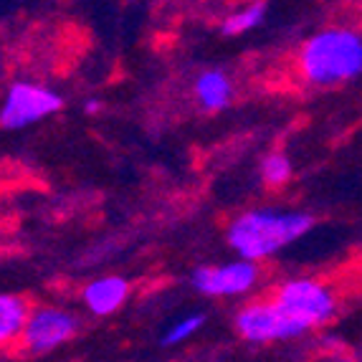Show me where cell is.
I'll return each instance as SVG.
<instances>
[{"mask_svg":"<svg viewBox=\"0 0 362 362\" xmlns=\"http://www.w3.org/2000/svg\"><path fill=\"white\" fill-rule=\"evenodd\" d=\"M314 228V216L307 211L254 208L238 213L226 228V243L241 259L264 261L281 254Z\"/></svg>","mask_w":362,"mask_h":362,"instance_id":"6da1fadb","label":"cell"},{"mask_svg":"<svg viewBox=\"0 0 362 362\" xmlns=\"http://www.w3.org/2000/svg\"><path fill=\"white\" fill-rule=\"evenodd\" d=\"M299 74L312 86H337L362 76V33L342 25L322 28L302 43Z\"/></svg>","mask_w":362,"mask_h":362,"instance_id":"7a4b0ae2","label":"cell"},{"mask_svg":"<svg viewBox=\"0 0 362 362\" xmlns=\"http://www.w3.org/2000/svg\"><path fill=\"white\" fill-rule=\"evenodd\" d=\"M76 332H78L76 314L64 307L41 304V307L28 309L23 332H21L16 344L21 347L23 355L38 357V355H49V352L69 344L76 337Z\"/></svg>","mask_w":362,"mask_h":362,"instance_id":"3957f363","label":"cell"},{"mask_svg":"<svg viewBox=\"0 0 362 362\" xmlns=\"http://www.w3.org/2000/svg\"><path fill=\"white\" fill-rule=\"evenodd\" d=\"M64 109V97L38 81H16L8 86L0 104V127L25 129L36 122L49 119Z\"/></svg>","mask_w":362,"mask_h":362,"instance_id":"277c9868","label":"cell"},{"mask_svg":"<svg viewBox=\"0 0 362 362\" xmlns=\"http://www.w3.org/2000/svg\"><path fill=\"white\" fill-rule=\"evenodd\" d=\"M235 332L248 344L289 342L307 334V327L286 312L276 299L269 302H251L235 314Z\"/></svg>","mask_w":362,"mask_h":362,"instance_id":"5b68a950","label":"cell"},{"mask_svg":"<svg viewBox=\"0 0 362 362\" xmlns=\"http://www.w3.org/2000/svg\"><path fill=\"white\" fill-rule=\"evenodd\" d=\"M274 299L299 325L307 327V332L327 325L337 314V299L329 291V286H325L322 281H314V279H291V281H284L276 289Z\"/></svg>","mask_w":362,"mask_h":362,"instance_id":"8992f818","label":"cell"},{"mask_svg":"<svg viewBox=\"0 0 362 362\" xmlns=\"http://www.w3.org/2000/svg\"><path fill=\"white\" fill-rule=\"evenodd\" d=\"M261 279L259 261L238 259L218 266H198L190 276V284L203 296H241L251 291Z\"/></svg>","mask_w":362,"mask_h":362,"instance_id":"52a82bcc","label":"cell"},{"mask_svg":"<svg viewBox=\"0 0 362 362\" xmlns=\"http://www.w3.org/2000/svg\"><path fill=\"white\" fill-rule=\"evenodd\" d=\"M129 291H132V284L127 279L112 274V276H99L89 281L81 291V302L94 317H109L127 304Z\"/></svg>","mask_w":362,"mask_h":362,"instance_id":"ba28073f","label":"cell"},{"mask_svg":"<svg viewBox=\"0 0 362 362\" xmlns=\"http://www.w3.org/2000/svg\"><path fill=\"white\" fill-rule=\"evenodd\" d=\"M195 102L203 112H223L233 102V81L223 69H206L193 81Z\"/></svg>","mask_w":362,"mask_h":362,"instance_id":"9c48e42d","label":"cell"},{"mask_svg":"<svg viewBox=\"0 0 362 362\" xmlns=\"http://www.w3.org/2000/svg\"><path fill=\"white\" fill-rule=\"evenodd\" d=\"M28 309L30 304L25 296L0 291V350L18 342L25 317H28Z\"/></svg>","mask_w":362,"mask_h":362,"instance_id":"30bf717a","label":"cell"},{"mask_svg":"<svg viewBox=\"0 0 362 362\" xmlns=\"http://www.w3.org/2000/svg\"><path fill=\"white\" fill-rule=\"evenodd\" d=\"M266 11H269V6H266L264 0H251L248 6L230 13L228 18L221 23L223 36H243V33H248V30L259 28L266 18Z\"/></svg>","mask_w":362,"mask_h":362,"instance_id":"8fae6325","label":"cell"},{"mask_svg":"<svg viewBox=\"0 0 362 362\" xmlns=\"http://www.w3.org/2000/svg\"><path fill=\"white\" fill-rule=\"evenodd\" d=\"M203 325H206V317H203V314H185V317H180V320L173 322V325L165 329V334L160 337V344H163V347H177V344L195 337V334L203 329Z\"/></svg>","mask_w":362,"mask_h":362,"instance_id":"7c38bea8","label":"cell"},{"mask_svg":"<svg viewBox=\"0 0 362 362\" xmlns=\"http://www.w3.org/2000/svg\"><path fill=\"white\" fill-rule=\"evenodd\" d=\"M291 160L284 155V152H269V155L261 160V180L269 187H279L286 185L291 180Z\"/></svg>","mask_w":362,"mask_h":362,"instance_id":"4fadbf2b","label":"cell"},{"mask_svg":"<svg viewBox=\"0 0 362 362\" xmlns=\"http://www.w3.org/2000/svg\"><path fill=\"white\" fill-rule=\"evenodd\" d=\"M99 109H102V102H99V99H86V102H84L86 115H97Z\"/></svg>","mask_w":362,"mask_h":362,"instance_id":"5bb4252c","label":"cell"},{"mask_svg":"<svg viewBox=\"0 0 362 362\" xmlns=\"http://www.w3.org/2000/svg\"><path fill=\"white\" fill-rule=\"evenodd\" d=\"M0 69H3V61H0Z\"/></svg>","mask_w":362,"mask_h":362,"instance_id":"9a60e30c","label":"cell"}]
</instances>
